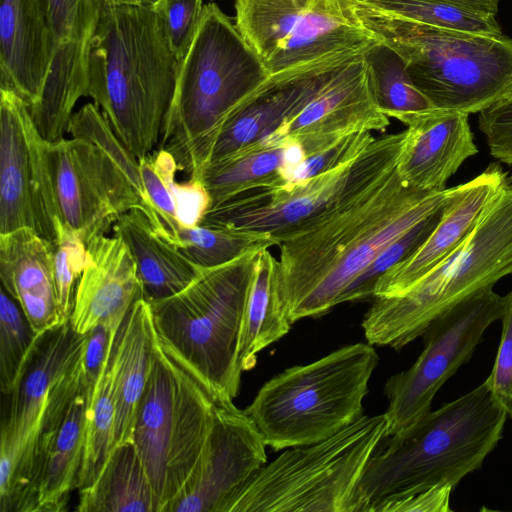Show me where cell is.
<instances>
[{
	"label": "cell",
	"mask_w": 512,
	"mask_h": 512,
	"mask_svg": "<svg viewBox=\"0 0 512 512\" xmlns=\"http://www.w3.org/2000/svg\"><path fill=\"white\" fill-rule=\"evenodd\" d=\"M455 187L417 189L397 170L278 246L279 287L289 321L319 317L390 243L443 208Z\"/></svg>",
	"instance_id": "6da1fadb"
},
{
	"label": "cell",
	"mask_w": 512,
	"mask_h": 512,
	"mask_svg": "<svg viewBox=\"0 0 512 512\" xmlns=\"http://www.w3.org/2000/svg\"><path fill=\"white\" fill-rule=\"evenodd\" d=\"M179 67L153 7L99 2L88 97L137 159L159 144Z\"/></svg>",
	"instance_id": "7a4b0ae2"
},
{
	"label": "cell",
	"mask_w": 512,
	"mask_h": 512,
	"mask_svg": "<svg viewBox=\"0 0 512 512\" xmlns=\"http://www.w3.org/2000/svg\"><path fill=\"white\" fill-rule=\"evenodd\" d=\"M507 415L486 380L380 443L356 489L352 512L437 486L454 488L481 468L503 436Z\"/></svg>",
	"instance_id": "3957f363"
},
{
	"label": "cell",
	"mask_w": 512,
	"mask_h": 512,
	"mask_svg": "<svg viewBox=\"0 0 512 512\" xmlns=\"http://www.w3.org/2000/svg\"><path fill=\"white\" fill-rule=\"evenodd\" d=\"M268 79L235 22L217 4L204 5L180 62L158 147L173 155L188 179L202 180L224 125Z\"/></svg>",
	"instance_id": "277c9868"
},
{
	"label": "cell",
	"mask_w": 512,
	"mask_h": 512,
	"mask_svg": "<svg viewBox=\"0 0 512 512\" xmlns=\"http://www.w3.org/2000/svg\"><path fill=\"white\" fill-rule=\"evenodd\" d=\"M258 253L201 268L181 291L150 302L156 340L217 400L238 395V351Z\"/></svg>",
	"instance_id": "5b68a950"
},
{
	"label": "cell",
	"mask_w": 512,
	"mask_h": 512,
	"mask_svg": "<svg viewBox=\"0 0 512 512\" xmlns=\"http://www.w3.org/2000/svg\"><path fill=\"white\" fill-rule=\"evenodd\" d=\"M353 8L402 57L414 86L434 108L480 113L512 95V38L505 34L438 28Z\"/></svg>",
	"instance_id": "8992f818"
},
{
	"label": "cell",
	"mask_w": 512,
	"mask_h": 512,
	"mask_svg": "<svg viewBox=\"0 0 512 512\" xmlns=\"http://www.w3.org/2000/svg\"><path fill=\"white\" fill-rule=\"evenodd\" d=\"M512 274V179L488 204L462 243L410 289L374 298L362 320L373 346L400 350L438 316Z\"/></svg>",
	"instance_id": "52a82bcc"
},
{
	"label": "cell",
	"mask_w": 512,
	"mask_h": 512,
	"mask_svg": "<svg viewBox=\"0 0 512 512\" xmlns=\"http://www.w3.org/2000/svg\"><path fill=\"white\" fill-rule=\"evenodd\" d=\"M378 363L367 341L343 346L272 377L245 412L274 451L322 441L363 416Z\"/></svg>",
	"instance_id": "ba28073f"
},
{
	"label": "cell",
	"mask_w": 512,
	"mask_h": 512,
	"mask_svg": "<svg viewBox=\"0 0 512 512\" xmlns=\"http://www.w3.org/2000/svg\"><path fill=\"white\" fill-rule=\"evenodd\" d=\"M235 24L271 83L330 72L380 43L350 0H235Z\"/></svg>",
	"instance_id": "9c48e42d"
},
{
	"label": "cell",
	"mask_w": 512,
	"mask_h": 512,
	"mask_svg": "<svg viewBox=\"0 0 512 512\" xmlns=\"http://www.w3.org/2000/svg\"><path fill=\"white\" fill-rule=\"evenodd\" d=\"M385 434L384 414L363 415L327 439L284 449L253 475L229 512H352L358 484Z\"/></svg>",
	"instance_id": "30bf717a"
},
{
	"label": "cell",
	"mask_w": 512,
	"mask_h": 512,
	"mask_svg": "<svg viewBox=\"0 0 512 512\" xmlns=\"http://www.w3.org/2000/svg\"><path fill=\"white\" fill-rule=\"evenodd\" d=\"M215 403L205 385L156 340L133 443L160 512L189 477L210 432Z\"/></svg>",
	"instance_id": "8fae6325"
},
{
	"label": "cell",
	"mask_w": 512,
	"mask_h": 512,
	"mask_svg": "<svg viewBox=\"0 0 512 512\" xmlns=\"http://www.w3.org/2000/svg\"><path fill=\"white\" fill-rule=\"evenodd\" d=\"M405 138L406 130L375 137L334 170L297 184L246 191L211 208L201 223L263 233L279 245L391 175Z\"/></svg>",
	"instance_id": "7c38bea8"
},
{
	"label": "cell",
	"mask_w": 512,
	"mask_h": 512,
	"mask_svg": "<svg viewBox=\"0 0 512 512\" xmlns=\"http://www.w3.org/2000/svg\"><path fill=\"white\" fill-rule=\"evenodd\" d=\"M503 309L504 296L486 287L430 323L422 334L424 348L413 365L385 382V437L406 429L431 410L439 389L470 360L485 331L500 321Z\"/></svg>",
	"instance_id": "4fadbf2b"
},
{
	"label": "cell",
	"mask_w": 512,
	"mask_h": 512,
	"mask_svg": "<svg viewBox=\"0 0 512 512\" xmlns=\"http://www.w3.org/2000/svg\"><path fill=\"white\" fill-rule=\"evenodd\" d=\"M47 157L61 222L88 244L105 235L132 209L142 210L167 235L151 209L117 162L89 140L72 137L48 142Z\"/></svg>",
	"instance_id": "5bb4252c"
},
{
	"label": "cell",
	"mask_w": 512,
	"mask_h": 512,
	"mask_svg": "<svg viewBox=\"0 0 512 512\" xmlns=\"http://www.w3.org/2000/svg\"><path fill=\"white\" fill-rule=\"evenodd\" d=\"M28 104L0 88V234L31 228L54 243L62 223L47 157Z\"/></svg>",
	"instance_id": "9a60e30c"
},
{
	"label": "cell",
	"mask_w": 512,
	"mask_h": 512,
	"mask_svg": "<svg viewBox=\"0 0 512 512\" xmlns=\"http://www.w3.org/2000/svg\"><path fill=\"white\" fill-rule=\"evenodd\" d=\"M265 444L245 410L217 400L203 449L163 512H229L242 488L267 463Z\"/></svg>",
	"instance_id": "2e32d148"
},
{
	"label": "cell",
	"mask_w": 512,
	"mask_h": 512,
	"mask_svg": "<svg viewBox=\"0 0 512 512\" xmlns=\"http://www.w3.org/2000/svg\"><path fill=\"white\" fill-rule=\"evenodd\" d=\"M390 118L378 106L364 57L333 70L295 115L254 145L301 143L307 156L355 132H385Z\"/></svg>",
	"instance_id": "e0dca14e"
},
{
	"label": "cell",
	"mask_w": 512,
	"mask_h": 512,
	"mask_svg": "<svg viewBox=\"0 0 512 512\" xmlns=\"http://www.w3.org/2000/svg\"><path fill=\"white\" fill-rule=\"evenodd\" d=\"M87 334L76 333L70 321L37 334L18 381L7 397L0 430V494L40 421L51 389L82 351Z\"/></svg>",
	"instance_id": "ac0fdd59"
},
{
	"label": "cell",
	"mask_w": 512,
	"mask_h": 512,
	"mask_svg": "<svg viewBox=\"0 0 512 512\" xmlns=\"http://www.w3.org/2000/svg\"><path fill=\"white\" fill-rule=\"evenodd\" d=\"M508 180L495 162L475 178L455 186L433 231L415 252L378 279L373 299L402 295L452 253Z\"/></svg>",
	"instance_id": "d6986e66"
},
{
	"label": "cell",
	"mask_w": 512,
	"mask_h": 512,
	"mask_svg": "<svg viewBox=\"0 0 512 512\" xmlns=\"http://www.w3.org/2000/svg\"><path fill=\"white\" fill-rule=\"evenodd\" d=\"M397 120L407 128L396 170L417 189H447L448 180L478 153L467 113L431 108L401 115Z\"/></svg>",
	"instance_id": "ffe728a7"
},
{
	"label": "cell",
	"mask_w": 512,
	"mask_h": 512,
	"mask_svg": "<svg viewBox=\"0 0 512 512\" xmlns=\"http://www.w3.org/2000/svg\"><path fill=\"white\" fill-rule=\"evenodd\" d=\"M140 298L141 282L126 244L115 235L91 240L69 319L73 330L87 334L99 326L119 328Z\"/></svg>",
	"instance_id": "44dd1931"
},
{
	"label": "cell",
	"mask_w": 512,
	"mask_h": 512,
	"mask_svg": "<svg viewBox=\"0 0 512 512\" xmlns=\"http://www.w3.org/2000/svg\"><path fill=\"white\" fill-rule=\"evenodd\" d=\"M52 37L41 0H0V88L29 107L41 98L51 64Z\"/></svg>",
	"instance_id": "7402d4cb"
},
{
	"label": "cell",
	"mask_w": 512,
	"mask_h": 512,
	"mask_svg": "<svg viewBox=\"0 0 512 512\" xmlns=\"http://www.w3.org/2000/svg\"><path fill=\"white\" fill-rule=\"evenodd\" d=\"M0 279L36 334L64 323L56 297L53 243L35 230L0 234Z\"/></svg>",
	"instance_id": "603a6c76"
},
{
	"label": "cell",
	"mask_w": 512,
	"mask_h": 512,
	"mask_svg": "<svg viewBox=\"0 0 512 512\" xmlns=\"http://www.w3.org/2000/svg\"><path fill=\"white\" fill-rule=\"evenodd\" d=\"M155 343L150 304L140 298L126 315L114 343L116 415L113 447L133 442L137 413L148 381Z\"/></svg>",
	"instance_id": "cb8c5ba5"
},
{
	"label": "cell",
	"mask_w": 512,
	"mask_h": 512,
	"mask_svg": "<svg viewBox=\"0 0 512 512\" xmlns=\"http://www.w3.org/2000/svg\"><path fill=\"white\" fill-rule=\"evenodd\" d=\"M112 228L134 259L143 299L149 303L178 293L201 269L184 256L170 238L158 231L140 209L122 214Z\"/></svg>",
	"instance_id": "d4e9b609"
},
{
	"label": "cell",
	"mask_w": 512,
	"mask_h": 512,
	"mask_svg": "<svg viewBox=\"0 0 512 512\" xmlns=\"http://www.w3.org/2000/svg\"><path fill=\"white\" fill-rule=\"evenodd\" d=\"M52 37L46 86L59 94L80 95L88 88V60L98 0H41Z\"/></svg>",
	"instance_id": "484cf974"
},
{
	"label": "cell",
	"mask_w": 512,
	"mask_h": 512,
	"mask_svg": "<svg viewBox=\"0 0 512 512\" xmlns=\"http://www.w3.org/2000/svg\"><path fill=\"white\" fill-rule=\"evenodd\" d=\"M332 71L288 82L267 81L224 125L210 162L252 146L273 132L306 105Z\"/></svg>",
	"instance_id": "4316f807"
},
{
	"label": "cell",
	"mask_w": 512,
	"mask_h": 512,
	"mask_svg": "<svg viewBox=\"0 0 512 512\" xmlns=\"http://www.w3.org/2000/svg\"><path fill=\"white\" fill-rule=\"evenodd\" d=\"M79 512H160L133 442L115 446L98 478L79 491Z\"/></svg>",
	"instance_id": "83f0119b"
},
{
	"label": "cell",
	"mask_w": 512,
	"mask_h": 512,
	"mask_svg": "<svg viewBox=\"0 0 512 512\" xmlns=\"http://www.w3.org/2000/svg\"><path fill=\"white\" fill-rule=\"evenodd\" d=\"M292 325L281 299L278 260L269 249L262 250L255 259L243 321L238 351L240 370L252 369L257 354L285 336Z\"/></svg>",
	"instance_id": "f1b7e54d"
},
{
	"label": "cell",
	"mask_w": 512,
	"mask_h": 512,
	"mask_svg": "<svg viewBox=\"0 0 512 512\" xmlns=\"http://www.w3.org/2000/svg\"><path fill=\"white\" fill-rule=\"evenodd\" d=\"M87 427V390L83 381L49 452L34 512H60L77 489Z\"/></svg>",
	"instance_id": "f546056e"
},
{
	"label": "cell",
	"mask_w": 512,
	"mask_h": 512,
	"mask_svg": "<svg viewBox=\"0 0 512 512\" xmlns=\"http://www.w3.org/2000/svg\"><path fill=\"white\" fill-rule=\"evenodd\" d=\"M290 166L287 140L275 146L252 145L210 162L202 181L209 192L211 208L255 188L284 185L283 172Z\"/></svg>",
	"instance_id": "4dcf8cb0"
},
{
	"label": "cell",
	"mask_w": 512,
	"mask_h": 512,
	"mask_svg": "<svg viewBox=\"0 0 512 512\" xmlns=\"http://www.w3.org/2000/svg\"><path fill=\"white\" fill-rule=\"evenodd\" d=\"M367 11L438 28L485 35L504 34L496 15L441 0H350Z\"/></svg>",
	"instance_id": "1f68e13d"
},
{
	"label": "cell",
	"mask_w": 512,
	"mask_h": 512,
	"mask_svg": "<svg viewBox=\"0 0 512 512\" xmlns=\"http://www.w3.org/2000/svg\"><path fill=\"white\" fill-rule=\"evenodd\" d=\"M113 350L114 345L106 359L93 396L87 401L85 447L77 480L79 491L90 486L98 478L113 447L116 415Z\"/></svg>",
	"instance_id": "d6a6232c"
},
{
	"label": "cell",
	"mask_w": 512,
	"mask_h": 512,
	"mask_svg": "<svg viewBox=\"0 0 512 512\" xmlns=\"http://www.w3.org/2000/svg\"><path fill=\"white\" fill-rule=\"evenodd\" d=\"M175 244L199 268L221 266L244 255L259 253L277 245L271 237L263 233L202 223L181 228L177 232Z\"/></svg>",
	"instance_id": "836d02e7"
},
{
	"label": "cell",
	"mask_w": 512,
	"mask_h": 512,
	"mask_svg": "<svg viewBox=\"0 0 512 512\" xmlns=\"http://www.w3.org/2000/svg\"><path fill=\"white\" fill-rule=\"evenodd\" d=\"M363 57L378 106L389 118L434 108L414 86L404 60L394 49L380 41Z\"/></svg>",
	"instance_id": "e575fe53"
},
{
	"label": "cell",
	"mask_w": 512,
	"mask_h": 512,
	"mask_svg": "<svg viewBox=\"0 0 512 512\" xmlns=\"http://www.w3.org/2000/svg\"><path fill=\"white\" fill-rule=\"evenodd\" d=\"M34 332L19 304L0 290V388L9 394L15 387L35 342Z\"/></svg>",
	"instance_id": "d590c367"
},
{
	"label": "cell",
	"mask_w": 512,
	"mask_h": 512,
	"mask_svg": "<svg viewBox=\"0 0 512 512\" xmlns=\"http://www.w3.org/2000/svg\"><path fill=\"white\" fill-rule=\"evenodd\" d=\"M443 208L424 218L386 246L344 291L339 299V304L373 298L374 287L378 279L422 245L439 222Z\"/></svg>",
	"instance_id": "8d00e7d4"
},
{
	"label": "cell",
	"mask_w": 512,
	"mask_h": 512,
	"mask_svg": "<svg viewBox=\"0 0 512 512\" xmlns=\"http://www.w3.org/2000/svg\"><path fill=\"white\" fill-rule=\"evenodd\" d=\"M138 164L147 196L157 211L168 237L175 244L180 229L173 196L175 176L179 171L176 160L165 148L158 147L138 159Z\"/></svg>",
	"instance_id": "74e56055"
},
{
	"label": "cell",
	"mask_w": 512,
	"mask_h": 512,
	"mask_svg": "<svg viewBox=\"0 0 512 512\" xmlns=\"http://www.w3.org/2000/svg\"><path fill=\"white\" fill-rule=\"evenodd\" d=\"M53 250L58 311L61 322H67L73 309L77 284L85 268L87 244L76 231L61 223Z\"/></svg>",
	"instance_id": "f35d334b"
},
{
	"label": "cell",
	"mask_w": 512,
	"mask_h": 512,
	"mask_svg": "<svg viewBox=\"0 0 512 512\" xmlns=\"http://www.w3.org/2000/svg\"><path fill=\"white\" fill-rule=\"evenodd\" d=\"M374 139L371 132H355L339 139L286 171L283 174L284 185L304 182L350 162Z\"/></svg>",
	"instance_id": "ab89813d"
},
{
	"label": "cell",
	"mask_w": 512,
	"mask_h": 512,
	"mask_svg": "<svg viewBox=\"0 0 512 512\" xmlns=\"http://www.w3.org/2000/svg\"><path fill=\"white\" fill-rule=\"evenodd\" d=\"M203 0H158L153 6L169 46L179 62L187 53L198 29Z\"/></svg>",
	"instance_id": "60d3db41"
},
{
	"label": "cell",
	"mask_w": 512,
	"mask_h": 512,
	"mask_svg": "<svg viewBox=\"0 0 512 512\" xmlns=\"http://www.w3.org/2000/svg\"><path fill=\"white\" fill-rule=\"evenodd\" d=\"M500 321V343L486 382L496 402L507 417L512 419V290L504 296V309Z\"/></svg>",
	"instance_id": "b9f144b4"
},
{
	"label": "cell",
	"mask_w": 512,
	"mask_h": 512,
	"mask_svg": "<svg viewBox=\"0 0 512 512\" xmlns=\"http://www.w3.org/2000/svg\"><path fill=\"white\" fill-rule=\"evenodd\" d=\"M478 128L490 154L499 162L512 165V95L480 112Z\"/></svg>",
	"instance_id": "7bdbcfd3"
},
{
	"label": "cell",
	"mask_w": 512,
	"mask_h": 512,
	"mask_svg": "<svg viewBox=\"0 0 512 512\" xmlns=\"http://www.w3.org/2000/svg\"><path fill=\"white\" fill-rule=\"evenodd\" d=\"M173 196L180 229L199 225L211 208V198L202 180L176 181Z\"/></svg>",
	"instance_id": "ee69618b"
},
{
	"label": "cell",
	"mask_w": 512,
	"mask_h": 512,
	"mask_svg": "<svg viewBox=\"0 0 512 512\" xmlns=\"http://www.w3.org/2000/svg\"><path fill=\"white\" fill-rule=\"evenodd\" d=\"M453 488L437 486L418 493L388 497L371 512H448Z\"/></svg>",
	"instance_id": "f6af8a7d"
},
{
	"label": "cell",
	"mask_w": 512,
	"mask_h": 512,
	"mask_svg": "<svg viewBox=\"0 0 512 512\" xmlns=\"http://www.w3.org/2000/svg\"><path fill=\"white\" fill-rule=\"evenodd\" d=\"M468 7L473 10L496 15L499 8V0H441Z\"/></svg>",
	"instance_id": "bcb514c9"
},
{
	"label": "cell",
	"mask_w": 512,
	"mask_h": 512,
	"mask_svg": "<svg viewBox=\"0 0 512 512\" xmlns=\"http://www.w3.org/2000/svg\"><path fill=\"white\" fill-rule=\"evenodd\" d=\"M99 2L107 5H132L153 7L158 0H99Z\"/></svg>",
	"instance_id": "7dc6e473"
}]
</instances>
